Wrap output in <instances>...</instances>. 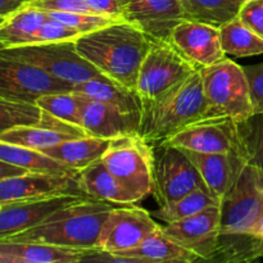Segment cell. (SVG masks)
Returning <instances> with one entry per match:
<instances>
[{
    "instance_id": "6da1fadb",
    "label": "cell",
    "mask_w": 263,
    "mask_h": 263,
    "mask_svg": "<svg viewBox=\"0 0 263 263\" xmlns=\"http://www.w3.org/2000/svg\"><path fill=\"white\" fill-rule=\"evenodd\" d=\"M149 45L151 36L127 21H118L74 40L80 55L100 73L134 90Z\"/></svg>"
},
{
    "instance_id": "7a4b0ae2",
    "label": "cell",
    "mask_w": 263,
    "mask_h": 263,
    "mask_svg": "<svg viewBox=\"0 0 263 263\" xmlns=\"http://www.w3.org/2000/svg\"><path fill=\"white\" fill-rule=\"evenodd\" d=\"M112 203L84 198L55 211L43 222L28 230L5 238L12 241H26L63 248L99 251L100 233Z\"/></svg>"
},
{
    "instance_id": "3957f363",
    "label": "cell",
    "mask_w": 263,
    "mask_h": 263,
    "mask_svg": "<svg viewBox=\"0 0 263 263\" xmlns=\"http://www.w3.org/2000/svg\"><path fill=\"white\" fill-rule=\"evenodd\" d=\"M207 117L200 69L164 91L152 102L143 103L139 135L151 145L158 146L189 123Z\"/></svg>"
},
{
    "instance_id": "277c9868",
    "label": "cell",
    "mask_w": 263,
    "mask_h": 263,
    "mask_svg": "<svg viewBox=\"0 0 263 263\" xmlns=\"http://www.w3.org/2000/svg\"><path fill=\"white\" fill-rule=\"evenodd\" d=\"M207 100V117L226 116L236 122L254 113L244 68L231 59L200 68Z\"/></svg>"
},
{
    "instance_id": "5b68a950",
    "label": "cell",
    "mask_w": 263,
    "mask_h": 263,
    "mask_svg": "<svg viewBox=\"0 0 263 263\" xmlns=\"http://www.w3.org/2000/svg\"><path fill=\"white\" fill-rule=\"evenodd\" d=\"M102 161L139 200L153 194V145L144 140L139 134L113 139Z\"/></svg>"
},
{
    "instance_id": "8992f818",
    "label": "cell",
    "mask_w": 263,
    "mask_h": 263,
    "mask_svg": "<svg viewBox=\"0 0 263 263\" xmlns=\"http://www.w3.org/2000/svg\"><path fill=\"white\" fill-rule=\"evenodd\" d=\"M221 235H251L263 217V172L247 163L221 199Z\"/></svg>"
},
{
    "instance_id": "52a82bcc",
    "label": "cell",
    "mask_w": 263,
    "mask_h": 263,
    "mask_svg": "<svg viewBox=\"0 0 263 263\" xmlns=\"http://www.w3.org/2000/svg\"><path fill=\"white\" fill-rule=\"evenodd\" d=\"M0 53L39 67L55 79L77 85L90 79L105 77L74 46V40L30 44L0 49Z\"/></svg>"
},
{
    "instance_id": "ba28073f",
    "label": "cell",
    "mask_w": 263,
    "mask_h": 263,
    "mask_svg": "<svg viewBox=\"0 0 263 263\" xmlns=\"http://www.w3.org/2000/svg\"><path fill=\"white\" fill-rule=\"evenodd\" d=\"M195 69L199 68L193 66L170 39L151 37V45L139 71L136 91L143 103L152 102Z\"/></svg>"
},
{
    "instance_id": "9c48e42d",
    "label": "cell",
    "mask_w": 263,
    "mask_h": 263,
    "mask_svg": "<svg viewBox=\"0 0 263 263\" xmlns=\"http://www.w3.org/2000/svg\"><path fill=\"white\" fill-rule=\"evenodd\" d=\"M154 190L157 204H170L197 189H207L199 171L184 149L170 144L156 146Z\"/></svg>"
},
{
    "instance_id": "30bf717a",
    "label": "cell",
    "mask_w": 263,
    "mask_h": 263,
    "mask_svg": "<svg viewBox=\"0 0 263 263\" xmlns=\"http://www.w3.org/2000/svg\"><path fill=\"white\" fill-rule=\"evenodd\" d=\"M73 86L33 64L0 53V97L15 102L35 103L43 95L71 91Z\"/></svg>"
},
{
    "instance_id": "8fae6325",
    "label": "cell",
    "mask_w": 263,
    "mask_h": 263,
    "mask_svg": "<svg viewBox=\"0 0 263 263\" xmlns=\"http://www.w3.org/2000/svg\"><path fill=\"white\" fill-rule=\"evenodd\" d=\"M163 144L199 153L243 154L238 122L226 116L204 117L189 123Z\"/></svg>"
},
{
    "instance_id": "7c38bea8",
    "label": "cell",
    "mask_w": 263,
    "mask_h": 263,
    "mask_svg": "<svg viewBox=\"0 0 263 263\" xmlns=\"http://www.w3.org/2000/svg\"><path fill=\"white\" fill-rule=\"evenodd\" d=\"M159 229L161 226L144 208L134 204L115 207L103 225L98 249L118 254L138 247Z\"/></svg>"
},
{
    "instance_id": "4fadbf2b",
    "label": "cell",
    "mask_w": 263,
    "mask_h": 263,
    "mask_svg": "<svg viewBox=\"0 0 263 263\" xmlns=\"http://www.w3.org/2000/svg\"><path fill=\"white\" fill-rule=\"evenodd\" d=\"M68 194L84 195L79 186L77 174L26 172L0 180V204Z\"/></svg>"
},
{
    "instance_id": "5bb4252c",
    "label": "cell",
    "mask_w": 263,
    "mask_h": 263,
    "mask_svg": "<svg viewBox=\"0 0 263 263\" xmlns=\"http://www.w3.org/2000/svg\"><path fill=\"white\" fill-rule=\"evenodd\" d=\"M170 40L193 66L199 69L213 66L226 58L221 45L220 28L212 25L184 20L172 30Z\"/></svg>"
},
{
    "instance_id": "9a60e30c",
    "label": "cell",
    "mask_w": 263,
    "mask_h": 263,
    "mask_svg": "<svg viewBox=\"0 0 263 263\" xmlns=\"http://www.w3.org/2000/svg\"><path fill=\"white\" fill-rule=\"evenodd\" d=\"M221 208L211 205L186 218L167 223L162 231L180 246L195 252L202 259H210L216 252L220 238Z\"/></svg>"
},
{
    "instance_id": "2e32d148",
    "label": "cell",
    "mask_w": 263,
    "mask_h": 263,
    "mask_svg": "<svg viewBox=\"0 0 263 263\" xmlns=\"http://www.w3.org/2000/svg\"><path fill=\"white\" fill-rule=\"evenodd\" d=\"M122 17L148 36L167 40L181 21L187 20L180 0H121Z\"/></svg>"
},
{
    "instance_id": "e0dca14e",
    "label": "cell",
    "mask_w": 263,
    "mask_h": 263,
    "mask_svg": "<svg viewBox=\"0 0 263 263\" xmlns=\"http://www.w3.org/2000/svg\"><path fill=\"white\" fill-rule=\"evenodd\" d=\"M202 257L195 252L180 246L162 231V228L145 239L138 247L118 254L95 252L86 262H120V263H193Z\"/></svg>"
},
{
    "instance_id": "ac0fdd59",
    "label": "cell",
    "mask_w": 263,
    "mask_h": 263,
    "mask_svg": "<svg viewBox=\"0 0 263 263\" xmlns=\"http://www.w3.org/2000/svg\"><path fill=\"white\" fill-rule=\"evenodd\" d=\"M80 97L81 127L86 135L113 140L121 136L139 134L141 116L126 113L113 105L95 100L84 94H80Z\"/></svg>"
},
{
    "instance_id": "d6986e66",
    "label": "cell",
    "mask_w": 263,
    "mask_h": 263,
    "mask_svg": "<svg viewBox=\"0 0 263 263\" xmlns=\"http://www.w3.org/2000/svg\"><path fill=\"white\" fill-rule=\"evenodd\" d=\"M89 198L86 195H58L26 202L2 204L0 208V239L9 238L43 222L48 216L71 203Z\"/></svg>"
},
{
    "instance_id": "ffe728a7",
    "label": "cell",
    "mask_w": 263,
    "mask_h": 263,
    "mask_svg": "<svg viewBox=\"0 0 263 263\" xmlns=\"http://www.w3.org/2000/svg\"><path fill=\"white\" fill-rule=\"evenodd\" d=\"M184 152L195 164L211 194L220 202L248 163L240 153H199L186 149Z\"/></svg>"
},
{
    "instance_id": "44dd1931",
    "label": "cell",
    "mask_w": 263,
    "mask_h": 263,
    "mask_svg": "<svg viewBox=\"0 0 263 263\" xmlns=\"http://www.w3.org/2000/svg\"><path fill=\"white\" fill-rule=\"evenodd\" d=\"M85 135L86 133L82 127L67 123L44 112L43 121L39 125L18 126L10 128L0 134V141L43 151L62 141L81 138Z\"/></svg>"
},
{
    "instance_id": "7402d4cb",
    "label": "cell",
    "mask_w": 263,
    "mask_h": 263,
    "mask_svg": "<svg viewBox=\"0 0 263 263\" xmlns=\"http://www.w3.org/2000/svg\"><path fill=\"white\" fill-rule=\"evenodd\" d=\"M95 252L0 239V263H80Z\"/></svg>"
},
{
    "instance_id": "603a6c76",
    "label": "cell",
    "mask_w": 263,
    "mask_h": 263,
    "mask_svg": "<svg viewBox=\"0 0 263 263\" xmlns=\"http://www.w3.org/2000/svg\"><path fill=\"white\" fill-rule=\"evenodd\" d=\"M77 181L82 194L91 199L121 205L140 202L139 198L105 167L102 159L79 171Z\"/></svg>"
},
{
    "instance_id": "cb8c5ba5",
    "label": "cell",
    "mask_w": 263,
    "mask_h": 263,
    "mask_svg": "<svg viewBox=\"0 0 263 263\" xmlns=\"http://www.w3.org/2000/svg\"><path fill=\"white\" fill-rule=\"evenodd\" d=\"M110 141V139L85 135L62 141L40 152L79 172L89 164L102 159L109 149Z\"/></svg>"
},
{
    "instance_id": "d4e9b609",
    "label": "cell",
    "mask_w": 263,
    "mask_h": 263,
    "mask_svg": "<svg viewBox=\"0 0 263 263\" xmlns=\"http://www.w3.org/2000/svg\"><path fill=\"white\" fill-rule=\"evenodd\" d=\"M72 90L95 100L113 105L126 113L141 116L143 100L138 91L117 84L108 77L90 79L81 84L74 85Z\"/></svg>"
},
{
    "instance_id": "484cf974",
    "label": "cell",
    "mask_w": 263,
    "mask_h": 263,
    "mask_svg": "<svg viewBox=\"0 0 263 263\" xmlns=\"http://www.w3.org/2000/svg\"><path fill=\"white\" fill-rule=\"evenodd\" d=\"M48 17L45 10L25 3L0 23V43L4 48L30 45L35 32Z\"/></svg>"
},
{
    "instance_id": "4316f807",
    "label": "cell",
    "mask_w": 263,
    "mask_h": 263,
    "mask_svg": "<svg viewBox=\"0 0 263 263\" xmlns=\"http://www.w3.org/2000/svg\"><path fill=\"white\" fill-rule=\"evenodd\" d=\"M0 161L25 168L28 172L46 174H79L43 152L27 146L0 141Z\"/></svg>"
},
{
    "instance_id": "83f0119b",
    "label": "cell",
    "mask_w": 263,
    "mask_h": 263,
    "mask_svg": "<svg viewBox=\"0 0 263 263\" xmlns=\"http://www.w3.org/2000/svg\"><path fill=\"white\" fill-rule=\"evenodd\" d=\"M221 45L226 55L247 58L263 54V39L235 17L220 27Z\"/></svg>"
},
{
    "instance_id": "f1b7e54d",
    "label": "cell",
    "mask_w": 263,
    "mask_h": 263,
    "mask_svg": "<svg viewBox=\"0 0 263 263\" xmlns=\"http://www.w3.org/2000/svg\"><path fill=\"white\" fill-rule=\"evenodd\" d=\"M187 20L220 28L223 23L238 17L246 0H180Z\"/></svg>"
},
{
    "instance_id": "f546056e",
    "label": "cell",
    "mask_w": 263,
    "mask_h": 263,
    "mask_svg": "<svg viewBox=\"0 0 263 263\" xmlns=\"http://www.w3.org/2000/svg\"><path fill=\"white\" fill-rule=\"evenodd\" d=\"M218 204H221V202L211 194L210 190L197 189L170 204L161 205L154 211L153 216L163 222L171 223L195 215L211 205Z\"/></svg>"
},
{
    "instance_id": "4dcf8cb0",
    "label": "cell",
    "mask_w": 263,
    "mask_h": 263,
    "mask_svg": "<svg viewBox=\"0 0 263 263\" xmlns=\"http://www.w3.org/2000/svg\"><path fill=\"white\" fill-rule=\"evenodd\" d=\"M35 104L53 117L81 127V97L79 92L73 90L50 92L39 98Z\"/></svg>"
},
{
    "instance_id": "1f68e13d",
    "label": "cell",
    "mask_w": 263,
    "mask_h": 263,
    "mask_svg": "<svg viewBox=\"0 0 263 263\" xmlns=\"http://www.w3.org/2000/svg\"><path fill=\"white\" fill-rule=\"evenodd\" d=\"M238 131L247 162L263 172V112L238 122Z\"/></svg>"
},
{
    "instance_id": "d6a6232c",
    "label": "cell",
    "mask_w": 263,
    "mask_h": 263,
    "mask_svg": "<svg viewBox=\"0 0 263 263\" xmlns=\"http://www.w3.org/2000/svg\"><path fill=\"white\" fill-rule=\"evenodd\" d=\"M44 110L35 103L15 102L0 97V134L18 126L39 125Z\"/></svg>"
},
{
    "instance_id": "836d02e7",
    "label": "cell",
    "mask_w": 263,
    "mask_h": 263,
    "mask_svg": "<svg viewBox=\"0 0 263 263\" xmlns=\"http://www.w3.org/2000/svg\"><path fill=\"white\" fill-rule=\"evenodd\" d=\"M48 15L66 23L69 27L79 31L81 35L100 30L112 23L123 20H116L108 15L98 14V13H71V12H46Z\"/></svg>"
},
{
    "instance_id": "e575fe53",
    "label": "cell",
    "mask_w": 263,
    "mask_h": 263,
    "mask_svg": "<svg viewBox=\"0 0 263 263\" xmlns=\"http://www.w3.org/2000/svg\"><path fill=\"white\" fill-rule=\"evenodd\" d=\"M79 36H81V33L79 31L49 15L48 20L35 32V35L32 37V43L31 44L72 41L76 40Z\"/></svg>"
},
{
    "instance_id": "d590c367",
    "label": "cell",
    "mask_w": 263,
    "mask_h": 263,
    "mask_svg": "<svg viewBox=\"0 0 263 263\" xmlns=\"http://www.w3.org/2000/svg\"><path fill=\"white\" fill-rule=\"evenodd\" d=\"M26 3L45 12L94 13L86 0H28Z\"/></svg>"
},
{
    "instance_id": "8d00e7d4",
    "label": "cell",
    "mask_w": 263,
    "mask_h": 263,
    "mask_svg": "<svg viewBox=\"0 0 263 263\" xmlns=\"http://www.w3.org/2000/svg\"><path fill=\"white\" fill-rule=\"evenodd\" d=\"M238 17L252 31L263 39V0H246Z\"/></svg>"
},
{
    "instance_id": "74e56055",
    "label": "cell",
    "mask_w": 263,
    "mask_h": 263,
    "mask_svg": "<svg viewBox=\"0 0 263 263\" xmlns=\"http://www.w3.org/2000/svg\"><path fill=\"white\" fill-rule=\"evenodd\" d=\"M249 84L254 113L263 112V63L243 67Z\"/></svg>"
},
{
    "instance_id": "f35d334b",
    "label": "cell",
    "mask_w": 263,
    "mask_h": 263,
    "mask_svg": "<svg viewBox=\"0 0 263 263\" xmlns=\"http://www.w3.org/2000/svg\"><path fill=\"white\" fill-rule=\"evenodd\" d=\"M86 3L94 13L123 20L121 0H86Z\"/></svg>"
},
{
    "instance_id": "ab89813d",
    "label": "cell",
    "mask_w": 263,
    "mask_h": 263,
    "mask_svg": "<svg viewBox=\"0 0 263 263\" xmlns=\"http://www.w3.org/2000/svg\"><path fill=\"white\" fill-rule=\"evenodd\" d=\"M27 0H0V17H7L22 7Z\"/></svg>"
},
{
    "instance_id": "60d3db41",
    "label": "cell",
    "mask_w": 263,
    "mask_h": 263,
    "mask_svg": "<svg viewBox=\"0 0 263 263\" xmlns=\"http://www.w3.org/2000/svg\"><path fill=\"white\" fill-rule=\"evenodd\" d=\"M25 168H21V167L13 166V164L7 163V162L0 161V180L5 179V177H10V176H17V175H22L26 174Z\"/></svg>"
},
{
    "instance_id": "b9f144b4",
    "label": "cell",
    "mask_w": 263,
    "mask_h": 263,
    "mask_svg": "<svg viewBox=\"0 0 263 263\" xmlns=\"http://www.w3.org/2000/svg\"><path fill=\"white\" fill-rule=\"evenodd\" d=\"M251 235L256 236V238L261 241L262 246H263V217L259 220V222L257 223V226L254 228V230L252 231Z\"/></svg>"
},
{
    "instance_id": "7bdbcfd3",
    "label": "cell",
    "mask_w": 263,
    "mask_h": 263,
    "mask_svg": "<svg viewBox=\"0 0 263 263\" xmlns=\"http://www.w3.org/2000/svg\"><path fill=\"white\" fill-rule=\"evenodd\" d=\"M4 18H5V17H0V23H2L3 21H4Z\"/></svg>"
},
{
    "instance_id": "ee69618b",
    "label": "cell",
    "mask_w": 263,
    "mask_h": 263,
    "mask_svg": "<svg viewBox=\"0 0 263 263\" xmlns=\"http://www.w3.org/2000/svg\"><path fill=\"white\" fill-rule=\"evenodd\" d=\"M3 48H4V46H3V44L0 43V49H3Z\"/></svg>"
},
{
    "instance_id": "f6af8a7d",
    "label": "cell",
    "mask_w": 263,
    "mask_h": 263,
    "mask_svg": "<svg viewBox=\"0 0 263 263\" xmlns=\"http://www.w3.org/2000/svg\"><path fill=\"white\" fill-rule=\"evenodd\" d=\"M0 208H2V204H0Z\"/></svg>"
},
{
    "instance_id": "bcb514c9",
    "label": "cell",
    "mask_w": 263,
    "mask_h": 263,
    "mask_svg": "<svg viewBox=\"0 0 263 263\" xmlns=\"http://www.w3.org/2000/svg\"><path fill=\"white\" fill-rule=\"evenodd\" d=\"M27 2H28V0H27Z\"/></svg>"
}]
</instances>
